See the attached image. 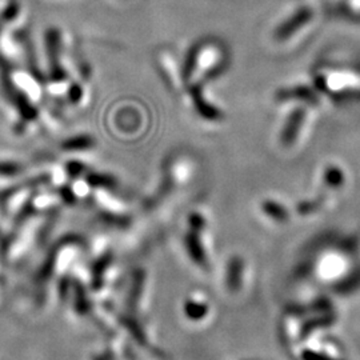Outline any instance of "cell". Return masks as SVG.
<instances>
[{"label": "cell", "mask_w": 360, "mask_h": 360, "mask_svg": "<svg viewBox=\"0 0 360 360\" xmlns=\"http://www.w3.org/2000/svg\"><path fill=\"white\" fill-rule=\"evenodd\" d=\"M263 210L266 214H269L270 217L275 219V220H284L287 218V212L284 211V208L276 203H272V202H266L263 205Z\"/></svg>", "instance_id": "5"}, {"label": "cell", "mask_w": 360, "mask_h": 360, "mask_svg": "<svg viewBox=\"0 0 360 360\" xmlns=\"http://www.w3.org/2000/svg\"><path fill=\"white\" fill-rule=\"evenodd\" d=\"M240 270H242V262L240 259H233L230 266V275H229V284L231 288H236L240 282Z\"/></svg>", "instance_id": "4"}, {"label": "cell", "mask_w": 360, "mask_h": 360, "mask_svg": "<svg viewBox=\"0 0 360 360\" xmlns=\"http://www.w3.org/2000/svg\"><path fill=\"white\" fill-rule=\"evenodd\" d=\"M326 180L331 186H340L342 181H343V174L339 168H328L327 172H326Z\"/></svg>", "instance_id": "6"}, {"label": "cell", "mask_w": 360, "mask_h": 360, "mask_svg": "<svg viewBox=\"0 0 360 360\" xmlns=\"http://www.w3.org/2000/svg\"><path fill=\"white\" fill-rule=\"evenodd\" d=\"M312 16H314V13H312V11L309 10V8L299 10L297 13L292 15L291 19L285 20L283 25L281 26L279 31L276 32V37H278L276 39H281V40L288 39V37H291L292 34H295L297 30L303 28L304 25H307L309 22H311Z\"/></svg>", "instance_id": "1"}, {"label": "cell", "mask_w": 360, "mask_h": 360, "mask_svg": "<svg viewBox=\"0 0 360 360\" xmlns=\"http://www.w3.org/2000/svg\"><path fill=\"white\" fill-rule=\"evenodd\" d=\"M186 311L188 314L190 318L193 319H198V318H202L205 316V312H206V307L203 304H199V303H188Z\"/></svg>", "instance_id": "7"}, {"label": "cell", "mask_w": 360, "mask_h": 360, "mask_svg": "<svg viewBox=\"0 0 360 360\" xmlns=\"http://www.w3.org/2000/svg\"><path fill=\"white\" fill-rule=\"evenodd\" d=\"M186 245H187V250L190 252V255L196 260V263L199 264H205L206 263V257H205V252L202 251V247L200 243L198 240V238L195 235H188L186 238Z\"/></svg>", "instance_id": "3"}, {"label": "cell", "mask_w": 360, "mask_h": 360, "mask_svg": "<svg viewBox=\"0 0 360 360\" xmlns=\"http://www.w3.org/2000/svg\"><path fill=\"white\" fill-rule=\"evenodd\" d=\"M304 122H306V110L303 107L292 111L290 117H287V122H285V126H284L283 132H282V139L287 146L294 143L296 136L300 134V131L303 129Z\"/></svg>", "instance_id": "2"}]
</instances>
